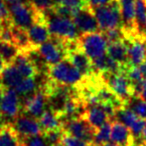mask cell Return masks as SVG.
<instances>
[{"mask_svg": "<svg viewBox=\"0 0 146 146\" xmlns=\"http://www.w3.org/2000/svg\"><path fill=\"white\" fill-rule=\"evenodd\" d=\"M44 15L52 37L63 41H75L81 35L80 30L71 18L57 15L53 9L46 11Z\"/></svg>", "mask_w": 146, "mask_h": 146, "instance_id": "6da1fadb", "label": "cell"}, {"mask_svg": "<svg viewBox=\"0 0 146 146\" xmlns=\"http://www.w3.org/2000/svg\"><path fill=\"white\" fill-rule=\"evenodd\" d=\"M47 75L56 83L71 87H77L85 80V76L68 58H64L61 62L49 66Z\"/></svg>", "mask_w": 146, "mask_h": 146, "instance_id": "7a4b0ae2", "label": "cell"}, {"mask_svg": "<svg viewBox=\"0 0 146 146\" xmlns=\"http://www.w3.org/2000/svg\"><path fill=\"white\" fill-rule=\"evenodd\" d=\"M12 24L28 30L35 22L45 19V15L33 7L30 0L8 4Z\"/></svg>", "mask_w": 146, "mask_h": 146, "instance_id": "3957f363", "label": "cell"}, {"mask_svg": "<svg viewBox=\"0 0 146 146\" xmlns=\"http://www.w3.org/2000/svg\"><path fill=\"white\" fill-rule=\"evenodd\" d=\"M100 32L122 27L120 4L118 0H110L108 4L92 8Z\"/></svg>", "mask_w": 146, "mask_h": 146, "instance_id": "277c9868", "label": "cell"}, {"mask_svg": "<svg viewBox=\"0 0 146 146\" xmlns=\"http://www.w3.org/2000/svg\"><path fill=\"white\" fill-rule=\"evenodd\" d=\"M106 85L113 92V94L125 105L128 99L134 95L133 86L125 71L119 72L100 73Z\"/></svg>", "mask_w": 146, "mask_h": 146, "instance_id": "5b68a950", "label": "cell"}, {"mask_svg": "<svg viewBox=\"0 0 146 146\" xmlns=\"http://www.w3.org/2000/svg\"><path fill=\"white\" fill-rule=\"evenodd\" d=\"M79 48L90 59L102 57L106 54L108 42L102 32H90V33H81L78 38Z\"/></svg>", "mask_w": 146, "mask_h": 146, "instance_id": "8992f818", "label": "cell"}, {"mask_svg": "<svg viewBox=\"0 0 146 146\" xmlns=\"http://www.w3.org/2000/svg\"><path fill=\"white\" fill-rule=\"evenodd\" d=\"M62 130L68 134L81 138L90 143L94 142V135L96 133V130L88 123L84 115L63 121Z\"/></svg>", "mask_w": 146, "mask_h": 146, "instance_id": "52a82bcc", "label": "cell"}, {"mask_svg": "<svg viewBox=\"0 0 146 146\" xmlns=\"http://www.w3.org/2000/svg\"><path fill=\"white\" fill-rule=\"evenodd\" d=\"M46 106H48L47 94L42 88H38L34 93L24 97L21 102L22 112L33 118L39 119L43 114Z\"/></svg>", "mask_w": 146, "mask_h": 146, "instance_id": "ba28073f", "label": "cell"}, {"mask_svg": "<svg viewBox=\"0 0 146 146\" xmlns=\"http://www.w3.org/2000/svg\"><path fill=\"white\" fill-rule=\"evenodd\" d=\"M127 56L130 66H139L146 59V37L140 35L124 36Z\"/></svg>", "mask_w": 146, "mask_h": 146, "instance_id": "9c48e42d", "label": "cell"}, {"mask_svg": "<svg viewBox=\"0 0 146 146\" xmlns=\"http://www.w3.org/2000/svg\"><path fill=\"white\" fill-rule=\"evenodd\" d=\"M12 124L21 139L43 133L38 119L33 118L23 112H20V114L13 120Z\"/></svg>", "mask_w": 146, "mask_h": 146, "instance_id": "30bf717a", "label": "cell"}, {"mask_svg": "<svg viewBox=\"0 0 146 146\" xmlns=\"http://www.w3.org/2000/svg\"><path fill=\"white\" fill-rule=\"evenodd\" d=\"M0 110L3 118L13 120L21 112V101L19 95L13 88H4L3 97L0 102Z\"/></svg>", "mask_w": 146, "mask_h": 146, "instance_id": "8fae6325", "label": "cell"}, {"mask_svg": "<svg viewBox=\"0 0 146 146\" xmlns=\"http://www.w3.org/2000/svg\"><path fill=\"white\" fill-rule=\"evenodd\" d=\"M72 19L81 33L100 32V27L94 13L88 5L79 10Z\"/></svg>", "mask_w": 146, "mask_h": 146, "instance_id": "7c38bea8", "label": "cell"}, {"mask_svg": "<svg viewBox=\"0 0 146 146\" xmlns=\"http://www.w3.org/2000/svg\"><path fill=\"white\" fill-rule=\"evenodd\" d=\"M110 140L119 146H135L138 144L135 142V138L133 137L130 129L115 119L111 121Z\"/></svg>", "mask_w": 146, "mask_h": 146, "instance_id": "4fadbf2b", "label": "cell"}, {"mask_svg": "<svg viewBox=\"0 0 146 146\" xmlns=\"http://www.w3.org/2000/svg\"><path fill=\"white\" fill-rule=\"evenodd\" d=\"M66 58L69 59L85 77H88L94 72L92 60L80 48L68 51Z\"/></svg>", "mask_w": 146, "mask_h": 146, "instance_id": "5bb4252c", "label": "cell"}, {"mask_svg": "<svg viewBox=\"0 0 146 146\" xmlns=\"http://www.w3.org/2000/svg\"><path fill=\"white\" fill-rule=\"evenodd\" d=\"M27 31L30 41L34 48H38L41 44L48 41L51 37L46 19H41L35 22Z\"/></svg>", "mask_w": 146, "mask_h": 146, "instance_id": "9a60e30c", "label": "cell"}, {"mask_svg": "<svg viewBox=\"0 0 146 146\" xmlns=\"http://www.w3.org/2000/svg\"><path fill=\"white\" fill-rule=\"evenodd\" d=\"M106 53L108 56H110L113 60H115L118 64H120L124 68L125 72L130 67L128 62V56H127V47L123 40L110 43L108 46Z\"/></svg>", "mask_w": 146, "mask_h": 146, "instance_id": "2e32d148", "label": "cell"}, {"mask_svg": "<svg viewBox=\"0 0 146 146\" xmlns=\"http://www.w3.org/2000/svg\"><path fill=\"white\" fill-rule=\"evenodd\" d=\"M0 146H22V140L12 122H4L0 127Z\"/></svg>", "mask_w": 146, "mask_h": 146, "instance_id": "e0dca14e", "label": "cell"}, {"mask_svg": "<svg viewBox=\"0 0 146 146\" xmlns=\"http://www.w3.org/2000/svg\"><path fill=\"white\" fill-rule=\"evenodd\" d=\"M23 76L20 74L15 65L12 63L7 64L3 71L0 74V81L3 88H13L15 87L23 80Z\"/></svg>", "mask_w": 146, "mask_h": 146, "instance_id": "ac0fdd59", "label": "cell"}, {"mask_svg": "<svg viewBox=\"0 0 146 146\" xmlns=\"http://www.w3.org/2000/svg\"><path fill=\"white\" fill-rule=\"evenodd\" d=\"M12 64L15 65L16 68L18 69V71L20 72L24 78L26 77H35L36 75H38V71H37L35 65L32 63V61L29 59V57L27 56L25 52L20 51L18 53V55L15 57V59L13 60Z\"/></svg>", "mask_w": 146, "mask_h": 146, "instance_id": "d6986e66", "label": "cell"}, {"mask_svg": "<svg viewBox=\"0 0 146 146\" xmlns=\"http://www.w3.org/2000/svg\"><path fill=\"white\" fill-rule=\"evenodd\" d=\"M12 30V35H13V44L17 46V48L20 51H29L31 49H34L32 43L30 41L29 35H28V31L23 28H20L18 26H15L12 24L11 26Z\"/></svg>", "mask_w": 146, "mask_h": 146, "instance_id": "ffe728a7", "label": "cell"}, {"mask_svg": "<svg viewBox=\"0 0 146 146\" xmlns=\"http://www.w3.org/2000/svg\"><path fill=\"white\" fill-rule=\"evenodd\" d=\"M38 120L43 132L55 130V129H62L61 118L56 112H54L51 109L45 110Z\"/></svg>", "mask_w": 146, "mask_h": 146, "instance_id": "44dd1931", "label": "cell"}, {"mask_svg": "<svg viewBox=\"0 0 146 146\" xmlns=\"http://www.w3.org/2000/svg\"><path fill=\"white\" fill-rule=\"evenodd\" d=\"M146 25V0H136L135 2V26L139 35L145 37Z\"/></svg>", "mask_w": 146, "mask_h": 146, "instance_id": "7402d4cb", "label": "cell"}, {"mask_svg": "<svg viewBox=\"0 0 146 146\" xmlns=\"http://www.w3.org/2000/svg\"><path fill=\"white\" fill-rule=\"evenodd\" d=\"M114 119L121 122L122 124H124L125 126H127L130 129L134 125V123L139 119V117L129 108L122 106V107H119L115 110Z\"/></svg>", "mask_w": 146, "mask_h": 146, "instance_id": "603a6c76", "label": "cell"}, {"mask_svg": "<svg viewBox=\"0 0 146 146\" xmlns=\"http://www.w3.org/2000/svg\"><path fill=\"white\" fill-rule=\"evenodd\" d=\"M124 106L133 111L139 118L146 120V100L137 95H133L129 98Z\"/></svg>", "mask_w": 146, "mask_h": 146, "instance_id": "cb8c5ba5", "label": "cell"}, {"mask_svg": "<svg viewBox=\"0 0 146 146\" xmlns=\"http://www.w3.org/2000/svg\"><path fill=\"white\" fill-rule=\"evenodd\" d=\"M37 89H38V83L36 81V76L23 78V80L15 87L18 95L24 96V97L34 93Z\"/></svg>", "mask_w": 146, "mask_h": 146, "instance_id": "d4e9b609", "label": "cell"}, {"mask_svg": "<svg viewBox=\"0 0 146 146\" xmlns=\"http://www.w3.org/2000/svg\"><path fill=\"white\" fill-rule=\"evenodd\" d=\"M19 52L20 50L13 43L0 41V56L3 58L6 65L13 62V60Z\"/></svg>", "mask_w": 146, "mask_h": 146, "instance_id": "484cf974", "label": "cell"}, {"mask_svg": "<svg viewBox=\"0 0 146 146\" xmlns=\"http://www.w3.org/2000/svg\"><path fill=\"white\" fill-rule=\"evenodd\" d=\"M111 121H108L106 123H104V124L96 131V135H94V142H92V144L94 146L104 144V143H106L110 140Z\"/></svg>", "mask_w": 146, "mask_h": 146, "instance_id": "4316f807", "label": "cell"}, {"mask_svg": "<svg viewBox=\"0 0 146 146\" xmlns=\"http://www.w3.org/2000/svg\"><path fill=\"white\" fill-rule=\"evenodd\" d=\"M64 132V131H63ZM61 144L63 146H94L92 143L85 141L81 138H78L71 134L64 132L61 139Z\"/></svg>", "mask_w": 146, "mask_h": 146, "instance_id": "83f0119b", "label": "cell"}, {"mask_svg": "<svg viewBox=\"0 0 146 146\" xmlns=\"http://www.w3.org/2000/svg\"><path fill=\"white\" fill-rule=\"evenodd\" d=\"M63 130L62 129H55V130H50V131H45L43 132V136L46 139V141L49 143L51 146L56 145L61 143V139L63 136Z\"/></svg>", "mask_w": 146, "mask_h": 146, "instance_id": "f1b7e54d", "label": "cell"}, {"mask_svg": "<svg viewBox=\"0 0 146 146\" xmlns=\"http://www.w3.org/2000/svg\"><path fill=\"white\" fill-rule=\"evenodd\" d=\"M21 140L22 146H51L44 138L43 134L27 137V138L21 139Z\"/></svg>", "mask_w": 146, "mask_h": 146, "instance_id": "f546056e", "label": "cell"}, {"mask_svg": "<svg viewBox=\"0 0 146 146\" xmlns=\"http://www.w3.org/2000/svg\"><path fill=\"white\" fill-rule=\"evenodd\" d=\"M102 33H104V37L108 40V44L112 42H115V41L123 40V38H124V33H123V30L121 27L106 30V31L102 32Z\"/></svg>", "mask_w": 146, "mask_h": 146, "instance_id": "4dcf8cb0", "label": "cell"}, {"mask_svg": "<svg viewBox=\"0 0 146 146\" xmlns=\"http://www.w3.org/2000/svg\"><path fill=\"white\" fill-rule=\"evenodd\" d=\"M30 2L37 11L42 13L53 9L55 6L54 0H30Z\"/></svg>", "mask_w": 146, "mask_h": 146, "instance_id": "1f68e13d", "label": "cell"}, {"mask_svg": "<svg viewBox=\"0 0 146 146\" xmlns=\"http://www.w3.org/2000/svg\"><path fill=\"white\" fill-rule=\"evenodd\" d=\"M60 4H63V5L67 6V7L70 8L75 14L77 13L79 10L83 9L84 7H86V6L88 5L87 0H62Z\"/></svg>", "mask_w": 146, "mask_h": 146, "instance_id": "d6a6232c", "label": "cell"}, {"mask_svg": "<svg viewBox=\"0 0 146 146\" xmlns=\"http://www.w3.org/2000/svg\"><path fill=\"white\" fill-rule=\"evenodd\" d=\"M11 21L8 4L4 0H0V24Z\"/></svg>", "mask_w": 146, "mask_h": 146, "instance_id": "836d02e7", "label": "cell"}, {"mask_svg": "<svg viewBox=\"0 0 146 146\" xmlns=\"http://www.w3.org/2000/svg\"><path fill=\"white\" fill-rule=\"evenodd\" d=\"M108 2H110V0H87L88 5L92 9L96 7H100V6H104L106 4H108Z\"/></svg>", "mask_w": 146, "mask_h": 146, "instance_id": "e575fe53", "label": "cell"}, {"mask_svg": "<svg viewBox=\"0 0 146 146\" xmlns=\"http://www.w3.org/2000/svg\"><path fill=\"white\" fill-rule=\"evenodd\" d=\"M138 96L142 98V99L146 100V80H143L142 81V84H141V89H140V92H139Z\"/></svg>", "mask_w": 146, "mask_h": 146, "instance_id": "d590c367", "label": "cell"}, {"mask_svg": "<svg viewBox=\"0 0 146 146\" xmlns=\"http://www.w3.org/2000/svg\"><path fill=\"white\" fill-rule=\"evenodd\" d=\"M138 68H139V70H140V73H141V75H142L143 80H146V59L139 65Z\"/></svg>", "mask_w": 146, "mask_h": 146, "instance_id": "8d00e7d4", "label": "cell"}, {"mask_svg": "<svg viewBox=\"0 0 146 146\" xmlns=\"http://www.w3.org/2000/svg\"><path fill=\"white\" fill-rule=\"evenodd\" d=\"M141 141H142V142H144V143H146V124H145L144 129H143L142 134H141Z\"/></svg>", "mask_w": 146, "mask_h": 146, "instance_id": "74e56055", "label": "cell"}, {"mask_svg": "<svg viewBox=\"0 0 146 146\" xmlns=\"http://www.w3.org/2000/svg\"><path fill=\"white\" fill-rule=\"evenodd\" d=\"M7 4H11V3H16V2H24V1H28V0H4Z\"/></svg>", "mask_w": 146, "mask_h": 146, "instance_id": "f35d334b", "label": "cell"}, {"mask_svg": "<svg viewBox=\"0 0 146 146\" xmlns=\"http://www.w3.org/2000/svg\"><path fill=\"white\" fill-rule=\"evenodd\" d=\"M96 146H119V145H117V144H115V143H113V142H106V143H104V144L96 145Z\"/></svg>", "mask_w": 146, "mask_h": 146, "instance_id": "ab89813d", "label": "cell"}, {"mask_svg": "<svg viewBox=\"0 0 146 146\" xmlns=\"http://www.w3.org/2000/svg\"><path fill=\"white\" fill-rule=\"evenodd\" d=\"M3 92H4V88H3V86L0 84V102H1V100H2V97H3Z\"/></svg>", "mask_w": 146, "mask_h": 146, "instance_id": "60d3db41", "label": "cell"}, {"mask_svg": "<svg viewBox=\"0 0 146 146\" xmlns=\"http://www.w3.org/2000/svg\"><path fill=\"white\" fill-rule=\"evenodd\" d=\"M5 122V120H4V118H3V115H2V113H1V110H0V127L2 126V124Z\"/></svg>", "mask_w": 146, "mask_h": 146, "instance_id": "b9f144b4", "label": "cell"}, {"mask_svg": "<svg viewBox=\"0 0 146 146\" xmlns=\"http://www.w3.org/2000/svg\"><path fill=\"white\" fill-rule=\"evenodd\" d=\"M61 1H62V0H54L55 5H57V4H60V3H61Z\"/></svg>", "mask_w": 146, "mask_h": 146, "instance_id": "7bdbcfd3", "label": "cell"}, {"mask_svg": "<svg viewBox=\"0 0 146 146\" xmlns=\"http://www.w3.org/2000/svg\"><path fill=\"white\" fill-rule=\"evenodd\" d=\"M145 37H146V25H145Z\"/></svg>", "mask_w": 146, "mask_h": 146, "instance_id": "ee69618b", "label": "cell"}]
</instances>
